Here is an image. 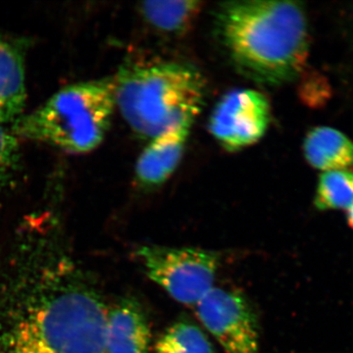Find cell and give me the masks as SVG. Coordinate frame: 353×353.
<instances>
[{
  "instance_id": "15",
  "label": "cell",
  "mask_w": 353,
  "mask_h": 353,
  "mask_svg": "<svg viewBox=\"0 0 353 353\" xmlns=\"http://www.w3.org/2000/svg\"><path fill=\"white\" fill-rule=\"evenodd\" d=\"M20 163L17 137L0 125V194L16 176Z\"/></svg>"
},
{
  "instance_id": "9",
  "label": "cell",
  "mask_w": 353,
  "mask_h": 353,
  "mask_svg": "<svg viewBox=\"0 0 353 353\" xmlns=\"http://www.w3.org/2000/svg\"><path fill=\"white\" fill-rule=\"evenodd\" d=\"M190 127L176 128L150 139L139 157L136 179L143 189H155L167 182L182 159Z\"/></svg>"
},
{
  "instance_id": "8",
  "label": "cell",
  "mask_w": 353,
  "mask_h": 353,
  "mask_svg": "<svg viewBox=\"0 0 353 353\" xmlns=\"http://www.w3.org/2000/svg\"><path fill=\"white\" fill-rule=\"evenodd\" d=\"M152 330L143 306L124 299L108 309L106 353H148Z\"/></svg>"
},
{
  "instance_id": "2",
  "label": "cell",
  "mask_w": 353,
  "mask_h": 353,
  "mask_svg": "<svg viewBox=\"0 0 353 353\" xmlns=\"http://www.w3.org/2000/svg\"><path fill=\"white\" fill-rule=\"evenodd\" d=\"M114 80L116 105L132 131L152 139L192 127L205 99L201 72L175 61L125 64Z\"/></svg>"
},
{
  "instance_id": "6",
  "label": "cell",
  "mask_w": 353,
  "mask_h": 353,
  "mask_svg": "<svg viewBox=\"0 0 353 353\" xmlns=\"http://www.w3.org/2000/svg\"><path fill=\"white\" fill-rule=\"evenodd\" d=\"M196 311L226 353H259L256 315L241 292L214 287L196 304Z\"/></svg>"
},
{
  "instance_id": "16",
  "label": "cell",
  "mask_w": 353,
  "mask_h": 353,
  "mask_svg": "<svg viewBox=\"0 0 353 353\" xmlns=\"http://www.w3.org/2000/svg\"><path fill=\"white\" fill-rule=\"evenodd\" d=\"M347 220L348 224H350V227L353 229V205L347 210Z\"/></svg>"
},
{
  "instance_id": "3",
  "label": "cell",
  "mask_w": 353,
  "mask_h": 353,
  "mask_svg": "<svg viewBox=\"0 0 353 353\" xmlns=\"http://www.w3.org/2000/svg\"><path fill=\"white\" fill-rule=\"evenodd\" d=\"M108 311L94 292L65 290L21 318L6 353H106Z\"/></svg>"
},
{
  "instance_id": "14",
  "label": "cell",
  "mask_w": 353,
  "mask_h": 353,
  "mask_svg": "<svg viewBox=\"0 0 353 353\" xmlns=\"http://www.w3.org/2000/svg\"><path fill=\"white\" fill-rule=\"evenodd\" d=\"M315 208L321 211L350 209L353 205V172H324L316 189Z\"/></svg>"
},
{
  "instance_id": "5",
  "label": "cell",
  "mask_w": 353,
  "mask_h": 353,
  "mask_svg": "<svg viewBox=\"0 0 353 353\" xmlns=\"http://www.w3.org/2000/svg\"><path fill=\"white\" fill-rule=\"evenodd\" d=\"M137 254L148 277L176 303L196 306L214 288L221 256L213 250L145 245Z\"/></svg>"
},
{
  "instance_id": "1",
  "label": "cell",
  "mask_w": 353,
  "mask_h": 353,
  "mask_svg": "<svg viewBox=\"0 0 353 353\" xmlns=\"http://www.w3.org/2000/svg\"><path fill=\"white\" fill-rule=\"evenodd\" d=\"M215 32L230 61L254 82L283 85L305 66L308 23L299 2H225L216 11Z\"/></svg>"
},
{
  "instance_id": "12",
  "label": "cell",
  "mask_w": 353,
  "mask_h": 353,
  "mask_svg": "<svg viewBox=\"0 0 353 353\" xmlns=\"http://www.w3.org/2000/svg\"><path fill=\"white\" fill-rule=\"evenodd\" d=\"M203 6L199 1H146L139 10L158 32L182 36L189 31Z\"/></svg>"
},
{
  "instance_id": "11",
  "label": "cell",
  "mask_w": 353,
  "mask_h": 353,
  "mask_svg": "<svg viewBox=\"0 0 353 353\" xmlns=\"http://www.w3.org/2000/svg\"><path fill=\"white\" fill-rule=\"evenodd\" d=\"M303 152L308 164L317 170H350L353 167V141L333 128H313L304 139Z\"/></svg>"
},
{
  "instance_id": "13",
  "label": "cell",
  "mask_w": 353,
  "mask_h": 353,
  "mask_svg": "<svg viewBox=\"0 0 353 353\" xmlns=\"http://www.w3.org/2000/svg\"><path fill=\"white\" fill-rule=\"evenodd\" d=\"M154 353H215L208 336L189 320H179L162 334Z\"/></svg>"
},
{
  "instance_id": "7",
  "label": "cell",
  "mask_w": 353,
  "mask_h": 353,
  "mask_svg": "<svg viewBox=\"0 0 353 353\" xmlns=\"http://www.w3.org/2000/svg\"><path fill=\"white\" fill-rule=\"evenodd\" d=\"M271 119L270 103L257 90L228 92L216 104L208 129L225 150L236 152L264 136Z\"/></svg>"
},
{
  "instance_id": "10",
  "label": "cell",
  "mask_w": 353,
  "mask_h": 353,
  "mask_svg": "<svg viewBox=\"0 0 353 353\" xmlns=\"http://www.w3.org/2000/svg\"><path fill=\"white\" fill-rule=\"evenodd\" d=\"M25 41L0 32V125L18 120L24 109Z\"/></svg>"
},
{
  "instance_id": "4",
  "label": "cell",
  "mask_w": 353,
  "mask_h": 353,
  "mask_svg": "<svg viewBox=\"0 0 353 353\" xmlns=\"http://www.w3.org/2000/svg\"><path fill=\"white\" fill-rule=\"evenodd\" d=\"M115 106L113 79L74 83L34 112L18 118L12 132L69 153H88L105 138Z\"/></svg>"
}]
</instances>
